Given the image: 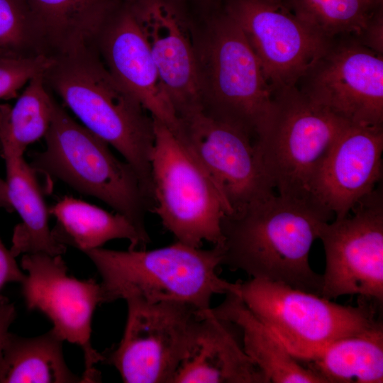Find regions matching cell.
Segmentation results:
<instances>
[{
	"instance_id": "obj_1",
	"label": "cell",
	"mask_w": 383,
	"mask_h": 383,
	"mask_svg": "<svg viewBox=\"0 0 383 383\" xmlns=\"http://www.w3.org/2000/svg\"><path fill=\"white\" fill-rule=\"evenodd\" d=\"M333 216L313 199L274 194L223 217L221 265L321 296L309 252Z\"/></svg>"
},
{
	"instance_id": "obj_2",
	"label": "cell",
	"mask_w": 383,
	"mask_h": 383,
	"mask_svg": "<svg viewBox=\"0 0 383 383\" xmlns=\"http://www.w3.org/2000/svg\"><path fill=\"white\" fill-rule=\"evenodd\" d=\"M43 76L47 88L81 124L123 156L152 201L153 118L114 78L96 50L82 48L53 57Z\"/></svg>"
},
{
	"instance_id": "obj_3",
	"label": "cell",
	"mask_w": 383,
	"mask_h": 383,
	"mask_svg": "<svg viewBox=\"0 0 383 383\" xmlns=\"http://www.w3.org/2000/svg\"><path fill=\"white\" fill-rule=\"evenodd\" d=\"M101 277L103 303L137 299L149 303L179 302L198 310L211 307L216 294H239L240 280L219 277V245L201 249L177 241L152 250L84 252Z\"/></svg>"
},
{
	"instance_id": "obj_4",
	"label": "cell",
	"mask_w": 383,
	"mask_h": 383,
	"mask_svg": "<svg viewBox=\"0 0 383 383\" xmlns=\"http://www.w3.org/2000/svg\"><path fill=\"white\" fill-rule=\"evenodd\" d=\"M45 148L32 155L39 173L95 197L125 216L144 235L152 204L133 167L118 159L104 140L77 122L56 100Z\"/></svg>"
},
{
	"instance_id": "obj_5",
	"label": "cell",
	"mask_w": 383,
	"mask_h": 383,
	"mask_svg": "<svg viewBox=\"0 0 383 383\" xmlns=\"http://www.w3.org/2000/svg\"><path fill=\"white\" fill-rule=\"evenodd\" d=\"M197 54L203 111L260 142L270 126L274 92L238 26L226 13L212 19Z\"/></svg>"
},
{
	"instance_id": "obj_6",
	"label": "cell",
	"mask_w": 383,
	"mask_h": 383,
	"mask_svg": "<svg viewBox=\"0 0 383 383\" xmlns=\"http://www.w3.org/2000/svg\"><path fill=\"white\" fill-rule=\"evenodd\" d=\"M152 118V209L177 241L196 248L204 241L221 245V222L229 213L221 194L181 140Z\"/></svg>"
},
{
	"instance_id": "obj_7",
	"label": "cell",
	"mask_w": 383,
	"mask_h": 383,
	"mask_svg": "<svg viewBox=\"0 0 383 383\" xmlns=\"http://www.w3.org/2000/svg\"><path fill=\"white\" fill-rule=\"evenodd\" d=\"M238 295L300 362L333 341L382 322L362 298L357 306H344L280 282L240 280Z\"/></svg>"
},
{
	"instance_id": "obj_8",
	"label": "cell",
	"mask_w": 383,
	"mask_h": 383,
	"mask_svg": "<svg viewBox=\"0 0 383 383\" xmlns=\"http://www.w3.org/2000/svg\"><path fill=\"white\" fill-rule=\"evenodd\" d=\"M274 104L268 131L256 143L266 172L279 195L313 199L316 174L348 123L313 103L296 86L274 92Z\"/></svg>"
},
{
	"instance_id": "obj_9",
	"label": "cell",
	"mask_w": 383,
	"mask_h": 383,
	"mask_svg": "<svg viewBox=\"0 0 383 383\" xmlns=\"http://www.w3.org/2000/svg\"><path fill=\"white\" fill-rule=\"evenodd\" d=\"M124 333L104 355L126 383H171L182 360L199 311L188 304L126 300Z\"/></svg>"
},
{
	"instance_id": "obj_10",
	"label": "cell",
	"mask_w": 383,
	"mask_h": 383,
	"mask_svg": "<svg viewBox=\"0 0 383 383\" xmlns=\"http://www.w3.org/2000/svg\"><path fill=\"white\" fill-rule=\"evenodd\" d=\"M326 255L321 296L345 295L383 302V196L376 188L341 219L327 223L319 238Z\"/></svg>"
},
{
	"instance_id": "obj_11",
	"label": "cell",
	"mask_w": 383,
	"mask_h": 383,
	"mask_svg": "<svg viewBox=\"0 0 383 383\" xmlns=\"http://www.w3.org/2000/svg\"><path fill=\"white\" fill-rule=\"evenodd\" d=\"M226 13L240 28L273 92L296 86L333 41L301 20L284 0H230Z\"/></svg>"
},
{
	"instance_id": "obj_12",
	"label": "cell",
	"mask_w": 383,
	"mask_h": 383,
	"mask_svg": "<svg viewBox=\"0 0 383 383\" xmlns=\"http://www.w3.org/2000/svg\"><path fill=\"white\" fill-rule=\"evenodd\" d=\"M296 87L350 125L383 126V55L353 37L334 39Z\"/></svg>"
},
{
	"instance_id": "obj_13",
	"label": "cell",
	"mask_w": 383,
	"mask_h": 383,
	"mask_svg": "<svg viewBox=\"0 0 383 383\" xmlns=\"http://www.w3.org/2000/svg\"><path fill=\"white\" fill-rule=\"evenodd\" d=\"M180 123L181 141L214 183L228 214L274 194L260 150L244 131L203 110L182 116Z\"/></svg>"
},
{
	"instance_id": "obj_14",
	"label": "cell",
	"mask_w": 383,
	"mask_h": 383,
	"mask_svg": "<svg viewBox=\"0 0 383 383\" xmlns=\"http://www.w3.org/2000/svg\"><path fill=\"white\" fill-rule=\"evenodd\" d=\"M21 267L27 272L21 292L29 310L43 313L63 340L78 345L84 359V382H100L95 365L103 354L91 343V319L96 306L103 303L100 284L95 279L79 280L67 275L61 255L44 252L23 254Z\"/></svg>"
},
{
	"instance_id": "obj_15",
	"label": "cell",
	"mask_w": 383,
	"mask_h": 383,
	"mask_svg": "<svg viewBox=\"0 0 383 383\" xmlns=\"http://www.w3.org/2000/svg\"><path fill=\"white\" fill-rule=\"evenodd\" d=\"M133 10L179 119L203 110L198 39L168 0H135Z\"/></svg>"
},
{
	"instance_id": "obj_16",
	"label": "cell",
	"mask_w": 383,
	"mask_h": 383,
	"mask_svg": "<svg viewBox=\"0 0 383 383\" xmlns=\"http://www.w3.org/2000/svg\"><path fill=\"white\" fill-rule=\"evenodd\" d=\"M382 152L383 126L347 125L316 174L311 198L335 219L345 217L382 179Z\"/></svg>"
},
{
	"instance_id": "obj_17",
	"label": "cell",
	"mask_w": 383,
	"mask_h": 383,
	"mask_svg": "<svg viewBox=\"0 0 383 383\" xmlns=\"http://www.w3.org/2000/svg\"><path fill=\"white\" fill-rule=\"evenodd\" d=\"M130 5L103 30L95 50L114 78L180 140L182 127Z\"/></svg>"
},
{
	"instance_id": "obj_18",
	"label": "cell",
	"mask_w": 383,
	"mask_h": 383,
	"mask_svg": "<svg viewBox=\"0 0 383 383\" xmlns=\"http://www.w3.org/2000/svg\"><path fill=\"white\" fill-rule=\"evenodd\" d=\"M171 383H266L243 350L235 326L201 310Z\"/></svg>"
},
{
	"instance_id": "obj_19",
	"label": "cell",
	"mask_w": 383,
	"mask_h": 383,
	"mask_svg": "<svg viewBox=\"0 0 383 383\" xmlns=\"http://www.w3.org/2000/svg\"><path fill=\"white\" fill-rule=\"evenodd\" d=\"M43 55L94 48L109 23L135 0H24Z\"/></svg>"
},
{
	"instance_id": "obj_20",
	"label": "cell",
	"mask_w": 383,
	"mask_h": 383,
	"mask_svg": "<svg viewBox=\"0 0 383 383\" xmlns=\"http://www.w3.org/2000/svg\"><path fill=\"white\" fill-rule=\"evenodd\" d=\"M0 152L5 162L8 196L21 219L14 228L10 250L15 257L36 252L62 255L66 246L55 240L50 228L49 209L37 172L25 160L23 153L4 140H0Z\"/></svg>"
},
{
	"instance_id": "obj_21",
	"label": "cell",
	"mask_w": 383,
	"mask_h": 383,
	"mask_svg": "<svg viewBox=\"0 0 383 383\" xmlns=\"http://www.w3.org/2000/svg\"><path fill=\"white\" fill-rule=\"evenodd\" d=\"M211 311L235 326L244 351L262 372L266 383H324L292 355L238 294H226L223 301Z\"/></svg>"
},
{
	"instance_id": "obj_22",
	"label": "cell",
	"mask_w": 383,
	"mask_h": 383,
	"mask_svg": "<svg viewBox=\"0 0 383 383\" xmlns=\"http://www.w3.org/2000/svg\"><path fill=\"white\" fill-rule=\"evenodd\" d=\"M49 212L56 218V225L51 229L55 240L83 252L101 248L114 239L128 240L129 249H144L150 241L125 216L73 196L59 199Z\"/></svg>"
},
{
	"instance_id": "obj_23",
	"label": "cell",
	"mask_w": 383,
	"mask_h": 383,
	"mask_svg": "<svg viewBox=\"0 0 383 383\" xmlns=\"http://www.w3.org/2000/svg\"><path fill=\"white\" fill-rule=\"evenodd\" d=\"M304 362L324 383H382V323L333 341Z\"/></svg>"
},
{
	"instance_id": "obj_24",
	"label": "cell",
	"mask_w": 383,
	"mask_h": 383,
	"mask_svg": "<svg viewBox=\"0 0 383 383\" xmlns=\"http://www.w3.org/2000/svg\"><path fill=\"white\" fill-rule=\"evenodd\" d=\"M63 341L52 328L33 338L9 333L0 357V383L84 382L67 365Z\"/></svg>"
},
{
	"instance_id": "obj_25",
	"label": "cell",
	"mask_w": 383,
	"mask_h": 383,
	"mask_svg": "<svg viewBox=\"0 0 383 383\" xmlns=\"http://www.w3.org/2000/svg\"><path fill=\"white\" fill-rule=\"evenodd\" d=\"M43 75L27 83L13 106L0 103V140L23 154L30 144L45 136L52 121L55 99Z\"/></svg>"
},
{
	"instance_id": "obj_26",
	"label": "cell",
	"mask_w": 383,
	"mask_h": 383,
	"mask_svg": "<svg viewBox=\"0 0 383 383\" xmlns=\"http://www.w3.org/2000/svg\"><path fill=\"white\" fill-rule=\"evenodd\" d=\"M301 20L325 37H357L377 6L373 0H284Z\"/></svg>"
},
{
	"instance_id": "obj_27",
	"label": "cell",
	"mask_w": 383,
	"mask_h": 383,
	"mask_svg": "<svg viewBox=\"0 0 383 383\" xmlns=\"http://www.w3.org/2000/svg\"><path fill=\"white\" fill-rule=\"evenodd\" d=\"M0 53L43 55L24 0H0Z\"/></svg>"
},
{
	"instance_id": "obj_28",
	"label": "cell",
	"mask_w": 383,
	"mask_h": 383,
	"mask_svg": "<svg viewBox=\"0 0 383 383\" xmlns=\"http://www.w3.org/2000/svg\"><path fill=\"white\" fill-rule=\"evenodd\" d=\"M52 58L21 57L0 53V101L16 97L34 77L44 73Z\"/></svg>"
},
{
	"instance_id": "obj_29",
	"label": "cell",
	"mask_w": 383,
	"mask_h": 383,
	"mask_svg": "<svg viewBox=\"0 0 383 383\" xmlns=\"http://www.w3.org/2000/svg\"><path fill=\"white\" fill-rule=\"evenodd\" d=\"M360 44L383 55V9H377L361 33L355 38Z\"/></svg>"
},
{
	"instance_id": "obj_30",
	"label": "cell",
	"mask_w": 383,
	"mask_h": 383,
	"mask_svg": "<svg viewBox=\"0 0 383 383\" xmlns=\"http://www.w3.org/2000/svg\"><path fill=\"white\" fill-rule=\"evenodd\" d=\"M15 256L0 238V289L9 282L22 283L26 274L20 270Z\"/></svg>"
},
{
	"instance_id": "obj_31",
	"label": "cell",
	"mask_w": 383,
	"mask_h": 383,
	"mask_svg": "<svg viewBox=\"0 0 383 383\" xmlns=\"http://www.w3.org/2000/svg\"><path fill=\"white\" fill-rule=\"evenodd\" d=\"M16 317L14 304L4 296L0 295V357L9 333V328Z\"/></svg>"
},
{
	"instance_id": "obj_32",
	"label": "cell",
	"mask_w": 383,
	"mask_h": 383,
	"mask_svg": "<svg viewBox=\"0 0 383 383\" xmlns=\"http://www.w3.org/2000/svg\"><path fill=\"white\" fill-rule=\"evenodd\" d=\"M0 209H4L8 212L13 211L7 192V187L5 180L0 177Z\"/></svg>"
},
{
	"instance_id": "obj_33",
	"label": "cell",
	"mask_w": 383,
	"mask_h": 383,
	"mask_svg": "<svg viewBox=\"0 0 383 383\" xmlns=\"http://www.w3.org/2000/svg\"><path fill=\"white\" fill-rule=\"evenodd\" d=\"M377 6H382L383 0H373Z\"/></svg>"
}]
</instances>
